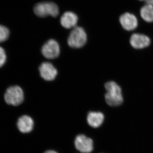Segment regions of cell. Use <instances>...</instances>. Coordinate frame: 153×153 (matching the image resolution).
Segmentation results:
<instances>
[{
	"label": "cell",
	"instance_id": "obj_1",
	"mask_svg": "<svg viewBox=\"0 0 153 153\" xmlns=\"http://www.w3.org/2000/svg\"><path fill=\"white\" fill-rule=\"evenodd\" d=\"M106 93L105 98L106 103L111 106H119L123 102L122 89L117 82L108 81L105 85Z\"/></svg>",
	"mask_w": 153,
	"mask_h": 153
},
{
	"label": "cell",
	"instance_id": "obj_2",
	"mask_svg": "<svg viewBox=\"0 0 153 153\" xmlns=\"http://www.w3.org/2000/svg\"><path fill=\"white\" fill-rule=\"evenodd\" d=\"M34 12L37 16L40 18H45L48 16L56 17L59 14L58 6L51 1L37 3L34 6Z\"/></svg>",
	"mask_w": 153,
	"mask_h": 153
},
{
	"label": "cell",
	"instance_id": "obj_3",
	"mask_svg": "<svg viewBox=\"0 0 153 153\" xmlns=\"http://www.w3.org/2000/svg\"><path fill=\"white\" fill-rule=\"evenodd\" d=\"M87 41V35L81 27H76L71 31L68 39L69 47L73 48H82Z\"/></svg>",
	"mask_w": 153,
	"mask_h": 153
},
{
	"label": "cell",
	"instance_id": "obj_4",
	"mask_svg": "<svg viewBox=\"0 0 153 153\" xmlns=\"http://www.w3.org/2000/svg\"><path fill=\"white\" fill-rule=\"evenodd\" d=\"M4 100L8 104L14 106L19 105L24 101V91L22 88L18 85L11 86L6 90L4 94Z\"/></svg>",
	"mask_w": 153,
	"mask_h": 153
},
{
	"label": "cell",
	"instance_id": "obj_5",
	"mask_svg": "<svg viewBox=\"0 0 153 153\" xmlns=\"http://www.w3.org/2000/svg\"><path fill=\"white\" fill-rule=\"evenodd\" d=\"M74 144L76 149L80 152L90 153L93 150V140L85 135H77L74 139Z\"/></svg>",
	"mask_w": 153,
	"mask_h": 153
},
{
	"label": "cell",
	"instance_id": "obj_6",
	"mask_svg": "<svg viewBox=\"0 0 153 153\" xmlns=\"http://www.w3.org/2000/svg\"><path fill=\"white\" fill-rule=\"evenodd\" d=\"M41 52L43 56L47 59H55L60 55V46L57 41L50 39L43 45Z\"/></svg>",
	"mask_w": 153,
	"mask_h": 153
},
{
	"label": "cell",
	"instance_id": "obj_7",
	"mask_svg": "<svg viewBox=\"0 0 153 153\" xmlns=\"http://www.w3.org/2000/svg\"><path fill=\"white\" fill-rule=\"evenodd\" d=\"M130 43L134 49H143L150 45L151 40L148 36L144 34L134 33L130 38Z\"/></svg>",
	"mask_w": 153,
	"mask_h": 153
},
{
	"label": "cell",
	"instance_id": "obj_8",
	"mask_svg": "<svg viewBox=\"0 0 153 153\" xmlns=\"http://www.w3.org/2000/svg\"><path fill=\"white\" fill-rule=\"evenodd\" d=\"M120 23L123 28L126 31L135 30L138 25L137 19L134 14L126 13L120 17Z\"/></svg>",
	"mask_w": 153,
	"mask_h": 153
},
{
	"label": "cell",
	"instance_id": "obj_9",
	"mask_svg": "<svg viewBox=\"0 0 153 153\" xmlns=\"http://www.w3.org/2000/svg\"><path fill=\"white\" fill-rule=\"evenodd\" d=\"M39 70L41 77L47 81L54 80L57 74L56 68L49 62L42 63L39 67Z\"/></svg>",
	"mask_w": 153,
	"mask_h": 153
},
{
	"label": "cell",
	"instance_id": "obj_10",
	"mask_svg": "<svg viewBox=\"0 0 153 153\" xmlns=\"http://www.w3.org/2000/svg\"><path fill=\"white\" fill-rule=\"evenodd\" d=\"M78 20V17L76 14L71 11H67L62 15L60 22L63 27L67 29H73L76 27Z\"/></svg>",
	"mask_w": 153,
	"mask_h": 153
},
{
	"label": "cell",
	"instance_id": "obj_11",
	"mask_svg": "<svg viewBox=\"0 0 153 153\" xmlns=\"http://www.w3.org/2000/svg\"><path fill=\"white\" fill-rule=\"evenodd\" d=\"M17 124L19 130L23 133H30L34 128V122L33 119L26 115L19 118Z\"/></svg>",
	"mask_w": 153,
	"mask_h": 153
},
{
	"label": "cell",
	"instance_id": "obj_12",
	"mask_svg": "<svg viewBox=\"0 0 153 153\" xmlns=\"http://www.w3.org/2000/svg\"><path fill=\"white\" fill-rule=\"evenodd\" d=\"M86 119L88 125L93 128H97L103 123L104 115L101 112L90 111L88 114Z\"/></svg>",
	"mask_w": 153,
	"mask_h": 153
},
{
	"label": "cell",
	"instance_id": "obj_13",
	"mask_svg": "<svg viewBox=\"0 0 153 153\" xmlns=\"http://www.w3.org/2000/svg\"><path fill=\"white\" fill-rule=\"evenodd\" d=\"M140 15L145 22H153V6L148 4L145 5L140 9Z\"/></svg>",
	"mask_w": 153,
	"mask_h": 153
},
{
	"label": "cell",
	"instance_id": "obj_14",
	"mask_svg": "<svg viewBox=\"0 0 153 153\" xmlns=\"http://www.w3.org/2000/svg\"><path fill=\"white\" fill-rule=\"evenodd\" d=\"M10 30L5 26L0 25V43L7 41L10 36Z\"/></svg>",
	"mask_w": 153,
	"mask_h": 153
},
{
	"label": "cell",
	"instance_id": "obj_15",
	"mask_svg": "<svg viewBox=\"0 0 153 153\" xmlns=\"http://www.w3.org/2000/svg\"><path fill=\"white\" fill-rule=\"evenodd\" d=\"M7 60L5 51L2 47H0V67L4 64Z\"/></svg>",
	"mask_w": 153,
	"mask_h": 153
},
{
	"label": "cell",
	"instance_id": "obj_16",
	"mask_svg": "<svg viewBox=\"0 0 153 153\" xmlns=\"http://www.w3.org/2000/svg\"><path fill=\"white\" fill-rule=\"evenodd\" d=\"M145 2L146 3V4L153 6V0H146Z\"/></svg>",
	"mask_w": 153,
	"mask_h": 153
},
{
	"label": "cell",
	"instance_id": "obj_17",
	"mask_svg": "<svg viewBox=\"0 0 153 153\" xmlns=\"http://www.w3.org/2000/svg\"><path fill=\"white\" fill-rule=\"evenodd\" d=\"M44 153H58L56 151L52 150H49L44 152Z\"/></svg>",
	"mask_w": 153,
	"mask_h": 153
},
{
	"label": "cell",
	"instance_id": "obj_18",
	"mask_svg": "<svg viewBox=\"0 0 153 153\" xmlns=\"http://www.w3.org/2000/svg\"><path fill=\"white\" fill-rule=\"evenodd\" d=\"M139 1H146V0H139Z\"/></svg>",
	"mask_w": 153,
	"mask_h": 153
}]
</instances>
